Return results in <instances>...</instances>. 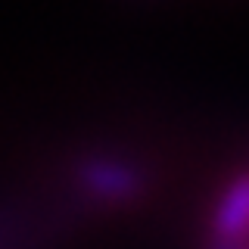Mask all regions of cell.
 Returning a JSON list of instances; mask_svg holds the SVG:
<instances>
[{"mask_svg": "<svg viewBox=\"0 0 249 249\" xmlns=\"http://www.w3.org/2000/svg\"><path fill=\"white\" fill-rule=\"evenodd\" d=\"M212 249H249V175L237 178L218 202Z\"/></svg>", "mask_w": 249, "mask_h": 249, "instance_id": "obj_1", "label": "cell"}]
</instances>
